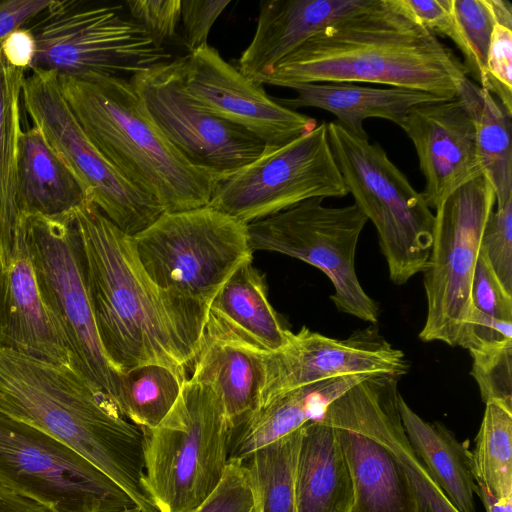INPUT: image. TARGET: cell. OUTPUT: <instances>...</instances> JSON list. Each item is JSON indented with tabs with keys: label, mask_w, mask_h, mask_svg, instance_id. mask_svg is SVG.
<instances>
[{
	"label": "cell",
	"mask_w": 512,
	"mask_h": 512,
	"mask_svg": "<svg viewBox=\"0 0 512 512\" xmlns=\"http://www.w3.org/2000/svg\"><path fill=\"white\" fill-rule=\"evenodd\" d=\"M131 20L160 47L171 42L181 19V0H135L124 3Z\"/></svg>",
	"instance_id": "obj_40"
},
{
	"label": "cell",
	"mask_w": 512,
	"mask_h": 512,
	"mask_svg": "<svg viewBox=\"0 0 512 512\" xmlns=\"http://www.w3.org/2000/svg\"><path fill=\"white\" fill-rule=\"evenodd\" d=\"M288 88L295 91V97L277 98L278 104L293 111L305 107L325 110L348 132L360 137H368L363 128L368 118L385 119L399 126L411 107L442 100L417 90L373 88L349 82L302 83Z\"/></svg>",
	"instance_id": "obj_23"
},
{
	"label": "cell",
	"mask_w": 512,
	"mask_h": 512,
	"mask_svg": "<svg viewBox=\"0 0 512 512\" xmlns=\"http://www.w3.org/2000/svg\"><path fill=\"white\" fill-rule=\"evenodd\" d=\"M132 237L139 261L156 285L209 305L253 257L247 224L209 206L163 212Z\"/></svg>",
	"instance_id": "obj_7"
},
{
	"label": "cell",
	"mask_w": 512,
	"mask_h": 512,
	"mask_svg": "<svg viewBox=\"0 0 512 512\" xmlns=\"http://www.w3.org/2000/svg\"><path fill=\"white\" fill-rule=\"evenodd\" d=\"M472 452L476 484L498 500L512 498V411L486 403Z\"/></svg>",
	"instance_id": "obj_34"
},
{
	"label": "cell",
	"mask_w": 512,
	"mask_h": 512,
	"mask_svg": "<svg viewBox=\"0 0 512 512\" xmlns=\"http://www.w3.org/2000/svg\"><path fill=\"white\" fill-rule=\"evenodd\" d=\"M54 0L0 1V44L13 30L46 12Z\"/></svg>",
	"instance_id": "obj_44"
},
{
	"label": "cell",
	"mask_w": 512,
	"mask_h": 512,
	"mask_svg": "<svg viewBox=\"0 0 512 512\" xmlns=\"http://www.w3.org/2000/svg\"><path fill=\"white\" fill-rule=\"evenodd\" d=\"M0 412L78 452L142 512H158L143 484L142 428L72 367L0 347Z\"/></svg>",
	"instance_id": "obj_3"
},
{
	"label": "cell",
	"mask_w": 512,
	"mask_h": 512,
	"mask_svg": "<svg viewBox=\"0 0 512 512\" xmlns=\"http://www.w3.org/2000/svg\"><path fill=\"white\" fill-rule=\"evenodd\" d=\"M22 100L33 126L73 173L87 200L121 231L134 236L164 212L92 143L63 97L55 72L32 69L23 80Z\"/></svg>",
	"instance_id": "obj_14"
},
{
	"label": "cell",
	"mask_w": 512,
	"mask_h": 512,
	"mask_svg": "<svg viewBox=\"0 0 512 512\" xmlns=\"http://www.w3.org/2000/svg\"><path fill=\"white\" fill-rule=\"evenodd\" d=\"M335 162L354 204L374 225L390 280L404 285L423 273L430 254L435 216L421 192L369 137L327 123Z\"/></svg>",
	"instance_id": "obj_6"
},
{
	"label": "cell",
	"mask_w": 512,
	"mask_h": 512,
	"mask_svg": "<svg viewBox=\"0 0 512 512\" xmlns=\"http://www.w3.org/2000/svg\"><path fill=\"white\" fill-rule=\"evenodd\" d=\"M334 428L353 482L350 512H418L407 474L395 455L363 433Z\"/></svg>",
	"instance_id": "obj_26"
},
{
	"label": "cell",
	"mask_w": 512,
	"mask_h": 512,
	"mask_svg": "<svg viewBox=\"0 0 512 512\" xmlns=\"http://www.w3.org/2000/svg\"><path fill=\"white\" fill-rule=\"evenodd\" d=\"M374 0H264L254 36L238 60V70L253 81L267 74L315 33L358 13Z\"/></svg>",
	"instance_id": "obj_21"
},
{
	"label": "cell",
	"mask_w": 512,
	"mask_h": 512,
	"mask_svg": "<svg viewBox=\"0 0 512 512\" xmlns=\"http://www.w3.org/2000/svg\"><path fill=\"white\" fill-rule=\"evenodd\" d=\"M252 512H255V510H253Z\"/></svg>",
	"instance_id": "obj_49"
},
{
	"label": "cell",
	"mask_w": 512,
	"mask_h": 512,
	"mask_svg": "<svg viewBox=\"0 0 512 512\" xmlns=\"http://www.w3.org/2000/svg\"><path fill=\"white\" fill-rule=\"evenodd\" d=\"M413 143L425 179L422 193L436 210L456 190L483 175L472 117L459 99L411 107L399 125Z\"/></svg>",
	"instance_id": "obj_18"
},
{
	"label": "cell",
	"mask_w": 512,
	"mask_h": 512,
	"mask_svg": "<svg viewBox=\"0 0 512 512\" xmlns=\"http://www.w3.org/2000/svg\"><path fill=\"white\" fill-rule=\"evenodd\" d=\"M129 80L151 121L191 165L224 179L263 154V141L192 97L183 57L156 64Z\"/></svg>",
	"instance_id": "obj_15"
},
{
	"label": "cell",
	"mask_w": 512,
	"mask_h": 512,
	"mask_svg": "<svg viewBox=\"0 0 512 512\" xmlns=\"http://www.w3.org/2000/svg\"><path fill=\"white\" fill-rule=\"evenodd\" d=\"M26 235L41 296L68 342L73 368L118 408L120 374L107 359L98 336L71 213L26 216Z\"/></svg>",
	"instance_id": "obj_10"
},
{
	"label": "cell",
	"mask_w": 512,
	"mask_h": 512,
	"mask_svg": "<svg viewBox=\"0 0 512 512\" xmlns=\"http://www.w3.org/2000/svg\"><path fill=\"white\" fill-rule=\"evenodd\" d=\"M456 97L472 117L482 174L494 190L496 208H501L512 199V115L469 77L460 83Z\"/></svg>",
	"instance_id": "obj_30"
},
{
	"label": "cell",
	"mask_w": 512,
	"mask_h": 512,
	"mask_svg": "<svg viewBox=\"0 0 512 512\" xmlns=\"http://www.w3.org/2000/svg\"><path fill=\"white\" fill-rule=\"evenodd\" d=\"M184 382L163 365L132 368L120 375L118 409L141 428H153L172 409Z\"/></svg>",
	"instance_id": "obj_35"
},
{
	"label": "cell",
	"mask_w": 512,
	"mask_h": 512,
	"mask_svg": "<svg viewBox=\"0 0 512 512\" xmlns=\"http://www.w3.org/2000/svg\"><path fill=\"white\" fill-rule=\"evenodd\" d=\"M296 512H350L351 474L333 426L311 421L301 428L295 470Z\"/></svg>",
	"instance_id": "obj_25"
},
{
	"label": "cell",
	"mask_w": 512,
	"mask_h": 512,
	"mask_svg": "<svg viewBox=\"0 0 512 512\" xmlns=\"http://www.w3.org/2000/svg\"><path fill=\"white\" fill-rule=\"evenodd\" d=\"M263 352L208 312L189 380L220 397L232 429L258 406Z\"/></svg>",
	"instance_id": "obj_22"
},
{
	"label": "cell",
	"mask_w": 512,
	"mask_h": 512,
	"mask_svg": "<svg viewBox=\"0 0 512 512\" xmlns=\"http://www.w3.org/2000/svg\"><path fill=\"white\" fill-rule=\"evenodd\" d=\"M481 87L489 91L512 115V28L495 25Z\"/></svg>",
	"instance_id": "obj_38"
},
{
	"label": "cell",
	"mask_w": 512,
	"mask_h": 512,
	"mask_svg": "<svg viewBox=\"0 0 512 512\" xmlns=\"http://www.w3.org/2000/svg\"><path fill=\"white\" fill-rule=\"evenodd\" d=\"M183 68L187 88L198 104L267 147L283 145L318 125L314 118L278 104L262 84L243 75L208 44L184 56Z\"/></svg>",
	"instance_id": "obj_17"
},
{
	"label": "cell",
	"mask_w": 512,
	"mask_h": 512,
	"mask_svg": "<svg viewBox=\"0 0 512 512\" xmlns=\"http://www.w3.org/2000/svg\"><path fill=\"white\" fill-rule=\"evenodd\" d=\"M263 383L256 409L294 389L327 379L358 374L408 373L404 353L379 333L375 325L354 331L346 339H335L303 326L290 332L287 343L264 351ZM255 409V410H256Z\"/></svg>",
	"instance_id": "obj_16"
},
{
	"label": "cell",
	"mask_w": 512,
	"mask_h": 512,
	"mask_svg": "<svg viewBox=\"0 0 512 512\" xmlns=\"http://www.w3.org/2000/svg\"><path fill=\"white\" fill-rule=\"evenodd\" d=\"M453 30L449 39L464 57L463 66L481 87L496 24L512 28V5L506 0H451Z\"/></svg>",
	"instance_id": "obj_33"
},
{
	"label": "cell",
	"mask_w": 512,
	"mask_h": 512,
	"mask_svg": "<svg viewBox=\"0 0 512 512\" xmlns=\"http://www.w3.org/2000/svg\"><path fill=\"white\" fill-rule=\"evenodd\" d=\"M0 51L9 65L25 71L30 70L36 51L31 28L23 26L10 32L1 42Z\"/></svg>",
	"instance_id": "obj_45"
},
{
	"label": "cell",
	"mask_w": 512,
	"mask_h": 512,
	"mask_svg": "<svg viewBox=\"0 0 512 512\" xmlns=\"http://www.w3.org/2000/svg\"><path fill=\"white\" fill-rule=\"evenodd\" d=\"M405 12L436 36L449 38L453 30L451 0H399Z\"/></svg>",
	"instance_id": "obj_43"
},
{
	"label": "cell",
	"mask_w": 512,
	"mask_h": 512,
	"mask_svg": "<svg viewBox=\"0 0 512 512\" xmlns=\"http://www.w3.org/2000/svg\"><path fill=\"white\" fill-rule=\"evenodd\" d=\"M468 351L482 401L512 411V340L480 343Z\"/></svg>",
	"instance_id": "obj_36"
},
{
	"label": "cell",
	"mask_w": 512,
	"mask_h": 512,
	"mask_svg": "<svg viewBox=\"0 0 512 512\" xmlns=\"http://www.w3.org/2000/svg\"><path fill=\"white\" fill-rule=\"evenodd\" d=\"M348 194L323 122L283 145L266 146L218 183L208 206L249 224L309 199Z\"/></svg>",
	"instance_id": "obj_13"
},
{
	"label": "cell",
	"mask_w": 512,
	"mask_h": 512,
	"mask_svg": "<svg viewBox=\"0 0 512 512\" xmlns=\"http://www.w3.org/2000/svg\"><path fill=\"white\" fill-rule=\"evenodd\" d=\"M254 498L248 471L242 461L229 460L225 474L212 494L190 512H252Z\"/></svg>",
	"instance_id": "obj_39"
},
{
	"label": "cell",
	"mask_w": 512,
	"mask_h": 512,
	"mask_svg": "<svg viewBox=\"0 0 512 512\" xmlns=\"http://www.w3.org/2000/svg\"><path fill=\"white\" fill-rule=\"evenodd\" d=\"M25 70L9 65L0 51V256L13 242L18 143L22 133L20 101Z\"/></svg>",
	"instance_id": "obj_31"
},
{
	"label": "cell",
	"mask_w": 512,
	"mask_h": 512,
	"mask_svg": "<svg viewBox=\"0 0 512 512\" xmlns=\"http://www.w3.org/2000/svg\"><path fill=\"white\" fill-rule=\"evenodd\" d=\"M398 409L407 440L435 484L458 512H475L472 451L443 424L421 418L401 394Z\"/></svg>",
	"instance_id": "obj_28"
},
{
	"label": "cell",
	"mask_w": 512,
	"mask_h": 512,
	"mask_svg": "<svg viewBox=\"0 0 512 512\" xmlns=\"http://www.w3.org/2000/svg\"><path fill=\"white\" fill-rule=\"evenodd\" d=\"M229 3V0H181L183 41L189 53L207 45L210 29Z\"/></svg>",
	"instance_id": "obj_42"
},
{
	"label": "cell",
	"mask_w": 512,
	"mask_h": 512,
	"mask_svg": "<svg viewBox=\"0 0 512 512\" xmlns=\"http://www.w3.org/2000/svg\"><path fill=\"white\" fill-rule=\"evenodd\" d=\"M0 482L51 512H113L137 506L78 452L3 412Z\"/></svg>",
	"instance_id": "obj_12"
},
{
	"label": "cell",
	"mask_w": 512,
	"mask_h": 512,
	"mask_svg": "<svg viewBox=\"0 0 512 512\" xmlns=\"http://www.w3.org/2000/svg\"><path fill=\"white\" fill-rule=\"evenodd\" d=\"M0 512H51L0 482Z\"/></svg>",
	"instance_id": "obj_46"
},
{
	"label": "cell",
	"mask_w": 512,
	"mask_h": 512,
	"mask_svg": "<svg viewBox=\"0 0 512 512\" xmlns=\"http://www.w3.org/2000/svg\"><path fill=\"white\" fill-rule=\"evenodd\" d=\"M466 77L459 58L399 0H374L315 33L256 82L285 88L366 82L453 100Z\"/></svg>",
	"instance_id": "obj_2"
},
{
	"label": "cell",
	"mask_w": 512,
	"mask_h": 512,
	"mask_svg": "<svg viewBox=\"0 0 512 512\" xmlns=\"http://www.w3.org/2000/svg\"><path fill=\"white\" fill-rule=\"evenodd\" d=\"M113 512H142V511L138 506H132L129 508H125V509L113 511Z\"/></svg>",
	"instance_id": "obj_48"
},
{
	"label": "cell",
	"mask_w": 512,
	"mask_h": 512,
	"mask_svg": "<svg viewBox=\"0 0 512 512\" xmlns=\"http://www.w3.org/2000/svg\"><path fill=\"white\" fill-rule=\"evenodd\" d=\"M58 76L83 130L116 170L164 212L208 206L222 177L191 165L148 116L129 78Z\"/></svg>",
	"instance_id": "obj_4"
},
{
	"label": "cell",
	"mask_w": 512,
	"mask_h": 512,
	"mask_svg": "<svg viewBox=\"0 0 512 512\" xmlns=\"http://www.w3.org/2000/svg\"><path fill=\"white\" fill-rule=\"evenodd\" d=\"M473 307L491 317L512 321V294L503 287L481 252L472 283Z\"/></svg>",
	"instance_id": "obj_41"
},
{
	"label": "cell",
	"mask_w": 512,
	"mask_h": 512,
	"mask_svg": "<svg viewBox=\"0 0 512 512\" xmlns=\"http://www.w3.org/2000/svg\"><path fill=\"white\" fill-rule=\"evenodd\" d=\"M480 250L503 287L512 294V199L490 213Z\"/></svg>",
	"instance_id": "obj_37"
},
{
	"label": "cell",
	"mask_w": 512,
	"mask_h": 512,
	"mask_svg": "<svg viewBox=\"0 0 512 512\" xmlns=\"http://www.w3.org/2000/svg\"><path fill=\"white\" fill-rule=\"evenodd\" d=\"M301 428L255 450L242 461L248 471L255 512H296L294 484Z\"/></svg>",
	"instance_id": "obj_32"
},
{
	"label": "cell",
	"mask_w": 512,
	"mask_h": 512,
	"mask_svg": "<svg viewBox=\"0 0 512 512\" xmlns=\"http://www.w3.org/2000/svg\"><path fill=\"white\" fill-rule=\"evenodd\" d=\"M209 312L228 328L266 352L283 347L290 334L267 298L252 260L241 264L212 299Z\"/></svg>",
	"instance_id": "obj_29"
},
{
	"label": "cell",
	"mask_w": 512,
	"mask_h": 512,
	"mask_svg": "<svg viewBox=\"0 0 512 512\" xmlns=\"http://www.w3.org/2000/svg\"><path fill=\"white\" fill-rule=\"evenodd\" d=\"M496 203L481 175L452 193L435 210L433 239L423 284L427 315L419 338L463 344L471 314L472 283L485 224Z\"/></svg>",
	"instance_id": "obj_9"
},
{
	"label": "cell",
	"mask_w": 512,
	"mask_h": 512,
	"mask_svg": "<svg viewBox=\"0 0 512 512\" xmlns=\"http://www.w3.org/2000/svg\"><path fill=\"white\" fill-rule=\"evenodd\" d=\"M98 336L121 375L159 364L186 381L206 325L209 304L165 290L148 276L133 237L92 202L72 213Z\"/></svg>",
	"instance_id": "obj_1"
},
{
	"label": "cell",
	"mask_w": 512,
	"mask_h": 512,
	"mask_svg": "<svg viewBox=\"0 0 512 512\" xmlns=\"http://www.w3.org/2000/svg\"><path fill=\"white\" fill-rule=\"evenodd\" d=\"M370 375H346L303 386L254 410L232 429L229 460L243 461L255 450L320 420L332 401Z\"/></svg>",
	"instance_id": "obj_24"
},
{
	"label": "cell",
	"mask_w": 512,
	"mask_h": 512,
	"mask_svg": "<svg viewBox=\"0 0 512 512\" xmlns=\"http://www.w3.org/2000/svg\"><path fill=\"white\" fill-rule=\"evenodd\" d=\"M398 381L392 375H370L332 401L321 421L363 433L387 447L407 474L418 512H458L407 440L398 409Z\"/></svg>",
	"instance_id": "obj_19"
},
{
	"label": "cell",
	"mask_w": 512,
	"mask_h": 512,
	"mask_svg": "<svg viewBox=\"0 0 512 512\" xmlns=\"http://www.w3.org/2000/svg\"><path fill=\"white\" fill-rule=\"evenodd\" d=\"M0 347L73 368L68 342L38 287L22 214L11 248L0 256Z\"/></svg>",
	"instance_id": "obj_20"
},
{
	"label": "cell",
	"mask_w": 512,
	"mask_h": 512,
	"mask_svg": "<svg viewBox=\"0 0 512 512\" xmlns=\"http://www.w3.org/2000/svg\"><path fill=\"white\" fill-rule=\"evenodd\" d=\"M144 434V488L158 512H190L220 484L232 427L220 397L187 379L169 413Z\"/></svg>",
	"instance_id": "obj_5"
},
{
	"label": "cell",
	"mask_w": 512,
	"mask_h": 512,
	"mask_svg": "<svg viewBox=\"0 0 512 512\" xmlns=\"http://www.w3.org/2000/svg\"><path fill=\"white\" fill-rule=\"evenodd\" d=\"M475 494L482 501L486 512H512V498L498 500L478 484Z\"/></svg>",
	"instance_id": "obj_47"
},
{
	"label": "cell",
	"mask_w": 512,
	"mask_h": 512,
	"mask_svg": "<svg viewBox=\"0 0 512 512\" xmlns=\"http://www.w3.org/2000/svg\"><path fill=\"white\" fill-rule=\"evenodd\" d=\"M124 4L88 5L54 0L31 28L36 51L31 69L57 75L131 76L172 55L129 16Z\"/></svg>",
	"instance_id": "obj_8"
},
{
	"label": "cell",
	"mask_w": 512,
	"mask_h": 512,
	"mask_svg": "<svg viewBox=\"0 0 512 512\" xmlns=\"http://www.w3.org/2000/svg\"><path fill=\"white\" fill-rule=\"evenodd\" d=\"M87 200L70 169L36 126L22 131L18 143L16 204L25 216H61Z\"/></svg>",
	"instance_id": "obj_27"
},
{
	"label": "cell",
	"mask_w": 512,
	"mask_h": 512,
	"mask_svg": "<svg viewBox=\"0 0 512 512\" xmlns=\"http://www.w3.org/2000/svg\"><path fill=\"white\" fill-rule=\"evenodd\" d=\"M367 218L353 203L330 207L314 198L247 224L252 252H277L322 271L333 285L336 309L375 325L379 306L360 284L355 269L358 241Z\"/></svg>",
	"instance_id": "obj_11"
}]
</instances>
